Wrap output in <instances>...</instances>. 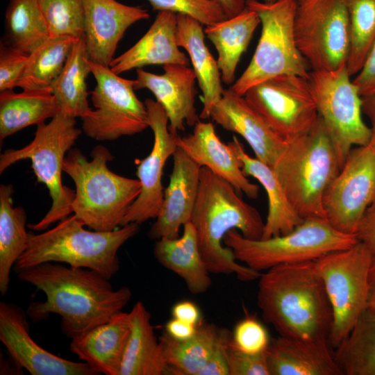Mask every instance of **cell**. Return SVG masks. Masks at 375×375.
<instances>
[{"mask_svg": "<svg viewBox=\"0 0 375 375\" xmlns=\"http://www.w3.org/2000/svg\"><path fill=\"white\" fill-rule=\"evenodd\" d=\"M369 208H375V199H374L372 204L369 206Z\"/></svg>", "mask_w": 375, "mask_h": 375, "instance_id": "cell-53", "label": "cell"}, {"mask_svg": "<svg viewBox=\"0 0 375 375\" xmlns=\"http://www.w3.org/2000/svg\"><path fill=\"white\" fill-rule=\"evenodd\" d=\"M29 54L10 45L1 44L0 92L12 90L26 65Z\"/></svg>", "mask_w": 375, "mask_h": 375, "instance_id": "cell-42", "label": "cell"}, {"mask_svg": "<svg viewBox=\"0 0 375 375\" xmlns=\"http://www.w3.org/2000/svg\"><path fill=\"white\" fill-rule=\"evenodd\" d=\"M84 38L88 59L110 67L117 47L134 23L149 18L147 9L116 0H83Z\"/></svg>", "mask_w": 375, "mask_h": 375, "instance_id": "cell-18", "label": "cell"}, {"mask_svg": "<svg viewBox=\"0 0 375 375\" xmlns=\"http://www.w3.org/2000/svg\"><path fill=\"white\" fill-rule=\"evenodd\" d=\"M51 38L84 35L83 0H39Z\"/></svg>", "mask_w": 375, "mask_h": 375, "instance_id": "cell-39", "label": "cell"}, {"mask_svg": "<svg viewBox=\"0 0 375 375\" xmlns=\"http://www.w3.org/2000/svg\"><path fill=\"white\" fill-rule=\"evenodd\" d=\"M130 334L129 312L122 310L73 338L69 349L99 374L119 375Z\"/></svg>", "mask_w": 375, "mask_h": 375, "instance_id": "cell-23", "label": "cell"}, {"mask_svg": "<svg viewBox=\"0 0 375 375\" xmlns=\"http://www.w3.org/2000/svg\"><path fill=\"white\" fill-rule=\"evenodd\" d=\"M359 242L364 244L369 251L375 253V208H369L356 232Z\"/></svg>", "mask_w": 375, "mask_h": 375, "instance_id": "cell-46", "label": "cell"}, {"mask_svg": "<svg viewBox=\"0 0 375 375\" xmlns=\"http://www.w3.org/2000/svg\"><path fill=\"white\" fill-rule=\"evenodd\" d=\"M294 31L297 47L312 71L347 65L350 26L345 0H297Z\"/></svg>", "mask_w": 375, "mask_h": 375, "instance_id": "cell-12", "label": "cell"}, {"mask_svg": "<svg viewBox=\"0 0 375 375\" xmlns=\"http://www.w3.org/2000/svg\"><path fill=\"white\" fill-rule=\"evenodd\" d=\"M77 38H49L29 56L16 87L23 90H50L61 74Z\"/></svg>", "mask_w": 375, "mask_h": 375, "instance_id": "cell-36", "label": "cell"}, {"mask_svg": "<svg viewBox=\"0 0 375 375\" xmlns=\"http://www.w3.org/2000/svg\"><path fill=\"white\" fill-rule=\"evenodd\" d=\"M12 185H0V292L4 296L9 288L10 270L25 251L28 232L26 214L21 207H13Z\"/></svg>", "mask_w": 375, "mask_h": 375, "instance_id": "cell-33", "label": "cell"}, {"mask_svg": "<svg viewBox=\"0 0 375 375\" xmlns=\"http://www.w3.org/2000/svg\"><path fill=\"white\" fill-rule=\"evenodd\" d=\"M260 24L257 13L246 7L239 15L206 27L204 33L217 51L218 67L226 84L234 82L240 58Z\"/></svg>", "mask_w": 375, "mask_h": 375, "instance_id": "cell-30", "label": "cell"}, {"mask_svg": "<svg viewBox=\"0 0 375 375\" xmlns=\"http://www.w3.org/2000/svg\"><path fill=\"white\" fill-rule=\"evenodd\" d=\"M210 118L226 131L242 136L256 158L272 168L286 145V140L270 128L244 96L231 88L224 89L212 108Z\"/></svg>", "mask_w": 375, "mask_h": 375, "instance_id": "cell-19", "label": "cell"}, {"mask_svg": "<svg viewBox=\"0 0 375 375\" xmlns=\"http://www.w3.org/2000/svg\"><path fill=\"white\" fill-rule=\"evenodd\" d=\"M258 279V306L279 335L328 339L333 310L315 260L277 265Z\"/></svg>", "mask_w": 375, "mask_h": 375, "instance_id": "cell-2", "label": "cell"}, {"mask_svg": "<svg viewBox=\"0 0 375 375\" xmlns=\"http://www.w3.org/2000/svg\"><path fill=\"white\" fill-rule=\"evenodd\" d=\"M131 334L119 375L169 374L162 346L156 336L151 314L142 301L129 312Z\"/></svg>", "mask_w": 375, "mask_h": 375, "instance_id": "cell-29", "label": "cell"}, {"mask_svg": "<svg viewBox=\"0 0 375 375\" xmlns=\"http://www.w3.org/2000/svg\"><path fill=\"white\" fill-rule=\"evenodd\" d=\"M372 253L362 242L315 260L333 315L328 337L336 348L367 310L368 272Z\"/></svg>", "mask_w": 375, "mask_h": 375, "instance_id": "cell-10", "label": "cell"}, {"mask_svg": "<svg viewBox=\"0 0 375 375\" xmlns=\"http://www.w3.org/2000/svg\"><path fill=\"white\" fill-rule=\"evenodd\" d=\"M88 160L78 149H71L63 162V172L74 182L72 212L85 226L97 231H110L121 226L131 205L139 196L138 179L118 175L107 166L113 159L103 145L96 146Z\"/></svg>", "mask_w": 375, "mask_h": 375, "instance_id": "cell-5", "label": "cell"}, {"mask_svg": "<svg viewBox=\"0 0 375 375\" xmlns=\"http://www.w3.org/2000/svg\"><path fill=\"white\" fill-rule=\"evenodd\" d=\"M89 64L96 80L91 92L94 110L81 117L84 133L99 141L114 140L149 127L147 107L135 93V80L124 78L90 60Z\"/></svg>", "mask_w": 375, "mask_h": 375, "instance_id": "cell-13", "label": "cell"}, {"mask_svg": "<svg viewBox=\"0 0 375 375\" xmlns=\"http://www.w3.org/2000/svg\"><path fill=\"white\" fill-rule=\"evenodd\" d=\"M197 326L173 317L165 325V332L175 340H185L194 335Z\"/></svg>", "mask_w": 375, "mask_h": 375, "instance_id": "cell-48", "label": "cell"}, {"mask_svg": "<svg viewBox=\"0 0 375 375\" xmlns=\"http://www.w3.org/2000/svg\"><path fill=\"white\" fill-rule=\"evenodd\" d=\"M60 112L50 90L0 92V140L28 126L45 122Z\"/></svg>", "mask_w": 375, "mask_h": 375, "instance_id": "cell-31", "label": "cell"}, {"mask_svg": "<svg viewBox=\"0 0 375 375\" xmlns=\"http://www.w3.org/2000/svg\"><path fill=\"white\" fill-rule=\"evenodd\" d=\"M347 65L312 71L308 78L319 116L335 148L340 169L354 146L368 144L371 128L362 117V98Z\"/></svg>", "mask_w": 375, "mask_h": 375, "instance_id": "cell-11", "label": "cell"}, {"mask_svg": "<svg viewBox=\"0 0 375 375\" xmlns=\"http://www.w3.org/2000/svg\"><path fill=\"white\" fill-rule=\"evenodd\" d=\"M236 190L227 181L201 167L190 222L210 274H235L242 281H251L261 273L239 263L232 250L223 245V240L233 229L247 238L260 239L265 222L257 209L244 201Z\"/></svg>", "mask_w": 375, "mask_h": 375, "instance_id": "cell-3", "label": "cell"}, {"mask_svg": "<svg viewBox=\"0 0 375 375\" xmlns=\"http://www.w3.org/2000/svg\"><path fill=\"white\" fill-rule=\"evenodd\" d=\"M350 26V49L347 67L357 74L375 41V0H345Z\"/></svg>", "mask_w": 375, "mask_h": 375, "instance_id": "cell-38", "label": "cell"}, {"mask_svg": "<svg viewBox=\"0 0 375 375\" xmlns=\"http://www.w3.org/2000/svg\"><path fill=\"white\" fill-rule=\"evenodd\" d=\"M244 97L285 140L305 134L319 117L308 78L297 75L269 78L249 88Z\"/></svg>", "mask_w": 375, "mask_h": 375, "instance_id": "cell-15", "label": "cell"}, {"mask_svg": "<svg viewBox=\"0 0 375 375\" xmlns=\"http://www.w3.org/2000/svg\"><path fill=\"white\" fill-rule=\"evenodd\" d=\"M90 73L91 69L83 35L75 41L61 74L51 86L60 112L81 118L91 110L86 83Z\"/></svg>", "mask_w": 375, "mask_h": 375, "instance_id": "cell-32", "label": "cell"}, {"mask_svg": "<svg viewBox=\"0 0 375 375\" xmlns=\"http://www.w3.org/2000/svg\"><path fill=\"white\" fill-rule=\"evenodd\" d=\"M155 10L188 15L203 25L210 26L228 19L215 0H147Z\"/></svg>", "mask_w": 375, "mask_h": 375, "instance_id": "cell-40", "label": "cell"}, {"mask_svg": "<svg viewBox=\"0 0 375 375\" xmlns=\"http://www.w3.org/2000/svg\"><path fill=\"white\" fill-rule=\"evenodd\" d=\"M367 310L375 312V253H372L369 267Z\"/></svg>", "mask_w": 375, "mask_h": 375, "instance_id": "cell-50", "label": "cell"}, {"mask_svg": "<svg viewBox=\"0 0 375 375\" xmlns=\"http://www.w3.org/2000/svg\"><path fill=\"white\" fill-rule=\"evenodd\" d=\"M228 144L238 158L244 175L258 181L267 193L268 213L260 239L286 234L294 230L304 219L298 215L290 203L273 169L247 154L244 145L235 135Z\"/></svg>", "mask_w": 375, "mask_h": 375, "instance_id": "cell-26", "label": "cell"}, {"mask_svg": "<svg viewBox=\"0 0 375 375\" xmlns=\"http://www.w3.org/2000/svg\"><path fill=\"white\" fill-rule=\"evenodd\" d=\"M149 127L153 133V144L150 153L142 160L136 159V175L141 183V192L128 208L121 226L129 223L140 224L158 217L163 201L162 176L165 163L178 148V133L168 128V117L157 101L146 99Z\"/></svg>", "mask_w": 375, "mask_h": 375, "instance_id": "cell-16", "label": "cell"}, {"mask_svg": "<svg viewBox=\"0 0 375 375\" xmlns=\"http://www.w3.org/2000/svg\"><path fill=\"white\" fill-rule=\"evenodd\" d=\"M375 199V145L353 147L327 188L323 207L326 220L336 230L356 235Z\"/></svg>", "mask_w": 375, "mask_h": 375, "instance_id": "cell-14", "label": "cell"}, {"mask_svg": "<svg viewBox=\"0 0 375 375\" xmlns=\"http://www.w3.org/2000/svg\"><path fill=\"white\" fill-rule=\"evenodd\" d=\"M352 81L361 96L375 90V41L362 67Z\"/></svg>", "mask_w": 375, "mask_h": 375, "instance_id": "cell-45", "label": "cell"}, {"mask_svg": "<svg viewBox=\"0 0 375 375\" xmlns=\"http://www.w3.org/2000/svg\"><path fill=\"white\" fill-rule=\"evenodd\" d=\"M164 73L156 74L136 69L135 90L148 89L165 108L170 132L184 131L185 124L194 126L199 121L195 107L197 77L193 69L182 65H166Z\"/></svg>", "mask_w": 375, "mask_h": 375, "instance_id": "cell-21", "label": "cell"}, {"mask_svg": "<svg viewBox=\"0 0 375 375\" xmlns=\"http://www.w3.org/2000/svg\"><path fill=\"white\" fill-rule=\"evenodd\" d=\"M6 23L10 45L27 54L51 38L39 0H9Z\"/></svg>", "mask_w": 375, "mask_h": 375, "instance_id": "cell-37", "label": "cell"}, {"mask_svg": "<svg viewBox=\"0 0 375 375\" xmlns=\"http://www.w3.org/2000/svg\"><path fill=\"white\" fill-rule=\"evenodd\" d=\"M335 349L343 375H375V312L365 310Z\"/></svg>", "mask_w": 375, "mask_h": 375, "instance_id": "cell-35", "label": "cell"}, {"mask_svg": "<svg viewBox=\"0 0 375 375\" xmlns=\"http://www.w3.org/2000/svg\"><path fill=\"white\" fill-rule=\"evenodd\" d=\"M228 365L229 375H269L266 351L253 354L244 353L235 348L231 341Z\"/></svg>", "mask_w": 375, "mask_h": 375, "instance_id": "cell-43", "label": "cell"}, {"mask_svg": "<svg viewBox=\"0 0 375 375\" xmlns=\"http://www.w3.org/2000/svg\"><path fill=\"white\" fill-rule=\"evenodd\" d=\"M328 340L279 335L266 350L269 375H343Z\"/></svg>", "mask_w": 375, "mask_h": 375, "instance_id": "cell-25", "label": "cell"}, {"mask_svg": "<svg viewBox=\"0 0 375 375\" xmlns=\"http://www.w3.org/2000/svg\"><path fill=\"white\" fill-rule=\"evenodd\" d=\"M246 7L258 15L261 35L251 62L230 88L244 96L251 87L276 76L292 74L308 78L310 66L294 36L297 0L274 3L246 0Z\"/></svg>", "mask_w": 375, "mask_h": 375, "instance_id": "cell-9", "label": "cell"}, {"mask_svg": "<svg viewBox=\"0 0 375 375\" xmlns=\"http://www.w3.org/2000/svg\"><path fill=\"white\" fill-rule=\"evenodd\" d=\"M231 340L230 331L227 328H220L209 359L199 375H229L228 347Z\"/></svg>", "mask_w": 375, "mask_h": 375, "instance_id": "cell-44", "label": "cell"}, {"mask_svg": "<svg viewBox=\"0 0 375 375\" xmlns=\"http://www.w3.org/2000/svg\"><path fill=\"white\" fill-rule=\"evenodd\" d=\"M183 227L181 237L157 240L153 255L161 265L184 281L191 293L201 294L211 286L210 272L199 251L193 224L189 222Z\"/></svg>", "mask_w": 375, "mask_h": 375, "instance_id": "cell-28", "label": "cell"}, {"mask_svg": "<svg viewBox=\"0 0 375 375\" xmlns=\"http://www.w3.org/2000/svg\"><path fill=\"white\" fill-rule=\"evenodd\" d=\"M220 328L213 324H200L196 333L185 340H177L165 331L159 338L169 374L199 375L215 345Z\"/></svg>", "mask_w": 375, "mask_h": 375, "instance_id": "cell-34", "label": "cell"}, {"mask_svg": "<svg viewBox=\"0 0 375 375\" xmlns=\"http://www.w3.org/2000/svg\"><path fill=\"white\" fill-rule=\"evenodd\" d=\"M177 145L200 167L208 168L247 197L255 199L258 197L259 186L244 175L235 152L228 143L220 140L211 122H197L192 133L178 136Z\"/></svg>", "mask_w": 375, "mask_h": 375, "instance_id": "cell-22", "label": "cell"}, {"mask_svg": "<svg viewBox=\"0 0 375 375\" xmlns=\"http://www.w3.org/2000/svg\"><path fill=\"white\" fill-rule=\"evenodd\" d=\"M222 8L227 18L235 17L246 8V0H215Z\"/></svg>", "mask_w": 375, "mask_h": 375, "instance_id": "cell-51", "label": "cell"}, {"mask_svg": "<svg viewBox=\"0 0 375 375\" xmlns=\"http://www.w3.org/2000/svg\"><path fill=\"white\" fill-rule=\"evenodd\" d=\"M223 242L237 260L260 272L280 265L315 260L351 247L358 240L356 235L336 230L324 219L310 217L286 234L266 239H249L233 229L226 234Z\"/></svg>", "mask_w": 375, "mask_h": 375, "instance_id": "cell-7", "label": "cell"}, {"mask_svg": "<svg viewBox=\"0 0 375 375\" xmlns=\"http://www.w3.org/2000/svg\"><path fill=\"white\" fill-rule=\"evenodd\" d=\"M76 124V118L60 112L49 123L37 125L35 137L28 144L6 150L0 156V174L19 160L30 159L37 181L44 183L49 190L51 206L40 221L28 225L33 230H46L72 213L75 192L62 184L61 174L65 153L81 134Z\"/></svg>", "mask_w": 375, "mask_h": 375, "instance_id": "cell-8", "label": "cell"}, {"mask_svg": "<svg viewBox=\"0 0 375 375\" xmlns=\"http://www.w3.org/2000/svg\"><path fill=\"white\" fill-rule=\"evenodd\" d=\"M16 273L46 297L44 301L31 302L27 315L37 322L58 314L61 329L70 339L108 322L132 297L129 288L114 290L109 279L90 269L46 262Z\"/></svg>", "mask_w": 375, "mask_h": 375, "instance_id": "cell-1", "label": "cell"}, {"mask_svg": "<svg viewBox=\"0 0 375 375\" xmlns=\"http://www.w3.org/2000/svg\"><path fill=\"white\" fill-rule=\"evenodd\" d=\"M174 318L198 326L201 323V312L198 306L190 301H181L172 308Z\"/></svg>", "mask_w": 375, "mask_h": 375, "instance_id": "cell-47", "label": "cell"}, {"mask_svg": "<svg viewBox=\"0 0 375 375\" xmlns=\"http://www.w3.org/2000/svg\"><path fill=\"white\" fill-rule=\"evenodd\" d=\"M176 41L188 52L193 70L203 94V107L199 118H210L213 106L222 98L224 89L217 61L214 58L205 41L203 24L192 17L176 14Z\"/></svg>", "mask_w": 375, "mask_h": 375, "instance_id": "cell-27", "label": "cell"}, {"mask_svg": "<svg viewBox=\"0 0 375 375\" xmlns=\"http://www.w3.org/2000/svg\"><path fill=\"white\" fill-rule=\"evenodd\" d=\"M263 2H265V3H274L278 0H262Z\"/></svg>", "mask_w": 375, "mask_h": 375, "instance_id": "cell-52", "label": "cell"}, {"mask_svg": "<svg viewBox=\"0 0 375 375\" xmlns=\"http://www.w3.org/2000/svg\"><path fill=\"white\" fill-rule=\"evenodd\" d=\"M27 313L17 305L0 302V340L10 358L32 375H99L85 362L56 356L31 337Z\"/></svg>", "mask_w": 375, "mask_h": 375, "instance_id": "cell-17", "label": "cell"}, {"mask_svg": "<svg viewBox=\"0 0 375 375\" xmlns=\"http://www.w3.org/2000/svg\"><path fill=\"white\" fill-rule=\"evenodd\" d=\"M172 156L173 169L162 204L148 232L153 240L179 237L180 228L190 222L198 195L201 167L180 147Z\"/></svg>", "mask_w": 375, "mask_h": 375, "instance_id": "cell-20", "label": "cell"}, {"mask_svg": "<svg viewBox=\"0 0 375 375\" xmlns=\"http://www.w3.org/2000/svg\"><path fill=\"white\" fill-rule=\"evenodd\" d=\"M285 140L274 172L301 218L326 219L323 198L340 167L322 119L319 116L309 131Z\"/></svg>", "mask_w": 375, "mask_h": 375, "instance_id": "cell-6", "label": "cell"}, {"mask_svg": "<svg viewBox=\"0 0 375 375\" xmlns=\"http://www.w3.org/2000/svg\"><path fill=\"white\" fill-rule=\"evenodd\" d=\"M361 98L362 112L369 117L372 125L370 142L375 145V90Z\"/></svg>", "mask_w": 375, "mask_h": 375, "instance_id": "cell-49", "label": "cell"}, {"mask_svg": "<svg viewBox=\"0 0 375 375\" xmlns=\"http://www.w3.org/2000/svg\"><path fill=\"white\" fill-rule=\"evenodd\" d=\"M84 226L73 215L45 232H28L27 247L14 272L46 262H65L94 270L110 279L119 269V249L138 233L139 224L129 223L110 231H91Z\"/></svg>", "mask_w": 375, "mask_h": 375, "instance_id": "cell-4", "label": "cell"}, {"mask_svg": "<svg viewBox=\"0 0 375 375\" xmlns=\"http://www.w3.org/2000/svg\"><path fill=\"white\" fill-rule=\"evenodd\" d=\"M231 342L237 349L253 354L265 351L270 344L265 327L255 317L250 315L236 324L231 333Z\"/></svg>", "mask_w": 375, "mask_h": 375, "instance_id": "cell-41", "label": "cell"}, {"mask_svg": "<svg viewBox=\"0 0 375 375\" xmlns=\"http://www.w3.org/2000/svg\"><path fill=\"white\" fill-rule=\"evenodd\" d=\"M177 15L160 11L147 32L130 49L113 59L110 68L119 75L151 65H182L190 60L177 44Z\"/></svg>", "mask_w": 375, "mask_h": 375, "instance_id": "cell-24", "label": "cell"}]
</instances>
